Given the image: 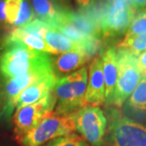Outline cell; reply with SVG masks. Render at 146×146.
<instances>
[{
    "label": "cell",
    "mask_w": 146,
    "mask_h": 146,
    "mask_svg": "<svg viewBox=\"0 0 146 146\" xmlns=\"http://www.w3.org/2000/svg\"><path fill=\"white\" fill-rule=\"evenodd\" d=\"M52 2L61 8H65L64 7L68 3V0H52Z\"/></svg>",
    "instance_id": "obj_27"
},
{
    "label": "cell",
    "mask_w": 146,
    "mask_h": 146,
    "mask_svg": "<svg viewBox=\"0 0 146 146\" xmlns=\"http://www.w3.org/2000/svg\"><path fill=\"white\" fill-rule=\"evenodd\" d=\"M42 39L58 54L76 50H82L81 45L72 42L59 32L50 27L44 33Z\"/></svg>",
    "instance_id": "obj_17"
},
{
    "label": "cell",
    "mask_w": 146,
    "mask_h": 146,
    "mask_svg": "<svg viewBox=\"0 0 146 146\" xmlns=\"http://www.w3.org/2000/svg\"><path fill=\"white\" fill-rule=\"evenodd\" d=\"M102 63L105 82V102L110 106L112 103L118 76L116 49L110 48L106 50L102 54Z\"/></svg>",
    "instance_id": "obj_13"
},
{
    "label": "cell",
    "mask_w": 146,
    "mask_h": 146,
    "mask_svg": "<svg viewBox=\"0 0 146 146\" xmlns=\"http://www.w3.org/2000/svg\"><path fill=\"white\" fill-rule=\"evenodd\" d=\"M6 82V80L3 78V76H2V74L0 73V91H1V89L3 88V86L4 85V84Z\"/></svg>",
    "instance_id": "obj_28"
},
{
    "label": "cell",
    "mask_w": 146,
    "mask_h": 146,
    "mask_svg": "<svg viewBox=\"0 0 146 146\" xmlns=\"http://www.w3.org/2000/svg\"><path fill=\"white\" fill-rule=\"evenodd\" d=\"M76 130L92 146L104 145L107 119L98 106H87L76 114Z\"/></svg>",
    "instance_id": "obj_7"
},
{
    "label": "cell",
    "mask_w": 146,
    "mask_h": 146,
    "mask_svg": "<svg viewBox=\"0 0 146 146\" xmlns=\"http://www.w3.org/2000/svg\"><path fill=\"white\" fill-rule=\"evenodd\" d=\"M117 48L124 49L139 55L146 51V33L135 36H124L117 46Z\"/></svg>",
    "instance_id": "obj_19"
},
{
    "label": "cell",
    "mask_w": 146,
    "mask_h": 146,
    "mask_svg": "<svg viewBox=\"0 0 146 146\" xmlns=\"http://www.w3.org/2000/svg\"><path fill=\"white\" fill-rule=\"evenodd\" d=\"M55 104L56 99L52 91L37 102L16 110L13 117L14 133L16 141L21 140L26 133L34 128L46 115L52 112Z\"/></svg>",
    "instance_id": "obj_8"
},
{
    "label": "cell",
    "mask_w": 146,
    "mask_h": 146,
    "mask_svg": "<svg viewBox=\"0 0 146 146\" xmlns=\"http://www.w3.org/2000/svg\"><path fill=\"white\" fill-rule=\"evenodd\" d=\"M56 80V76L54 72H51L35 83L32 84L14 101V108L16 110L20 109L23 106L37 102L46 98L53 91Z\"/></svg>",
    "instance_id": "obj_10"
},
{
    "label": "cell",
    "mask_w": 146,
    "mask_h": 146,
    "mask_svg": "<svg viewBox=\"0 0 146 146\" xmlns=\"http://www.w3.org/2000/svg\"><path fill=\"white\" fill-rule=\"evenodd\" d=\"M36 19L51 28L57 23L63 8L58 7L52 0H31Z\"/></svg>",
    "instance_id": "obj_16"
},
{
    "label": "cell",
    "mask_w": 146,
    "mask_h": 146,
    "mask_svg": "<svg viewBox=\"0 0 146 146\" xmlns=\"http://www.w3.org/2000/svg\"><path fill=\"white\" fill-rule=\"evenodd\" d=\"M51 72H54L51 69L35 70L6 80L0 91V99L4 102L1 115L5 119L9 118L15 110L13 103L16 98L27 87Z\"/></svg>",
    "instance_id": "obj_9"
},
{
    "label": "cell",
    "mask_w": 146,
    "mask_h": 146,
    "mask_svg": "<svg viewBox=\"0 0 146 146\" xmlns=\"http://www.w3.org/2000/svg\"><path fill=\"white\" fill-rule=\"evenodd\" d=\"M35 14L33 9L31 0H22L21 5V9L19 11L18 16L16 18V22L14 23L13 29L21 28L31 22L35 19Z\"/></svg>",
    "instance_id": "obj_21"
},
{
    "label": "cell",
    "mask_w": 146,
    "mask_h": 146,
    "mask_svg": "<svg viewBox=\"0 0 146 146\" xmlns=\"http://www.w3.org/2000/svg\"><path fill=\"white\" fill-rule=\"evenodd\" d=\"M145 33H146V11H140L133 17L124 36H135Z\"/></svg>",
    "instance_id": "obj_22"
},
{
    "label": "cell",
    "mask_w": 146,
    "mask_h": 146,
    "mask_svg": "<svg viewBox=\"0 0 146 146\" xmlns=\"http://www.w3.org/2000/svg\"><path fill=\"white\" fill-rule=\"evenodd\" d=\"M7 38L11 41L20 42L33 50L46 53L48 54H58L43 39L27 33L21 28L12 29V30L7 36Z\"/></svg>",
    "instance_id": "obj_15"
},
{
    "label": "cell",
    "mask_w": 146,
    "mask_h": 146,
    "mask_svg": "<svg viewBox=\"0 0 146 146\" xmlns=\"http://www.w3.org/2000/svg\"><path fill=\"white\" fill-rule=\"evenodd\" d=\"M118 76L111 105L121 107L136 88L144 76L138 55L124 49L116 48Z\"/></svg>",
    "instance_id": "obj_5"
},
{
    "label": "cell",
    "mask_w": 146,
    "mask_h": 146,
    "mask_svg": "<svg viewBox=\"0 0 146 146\" xmlns=\"http://www.w3.org/2000/svg\"><path fill=\"white\" fill-rule=\"evenodd\" d=\"M131 7L136 12L142 11L146 6V0H130Z\"/></svg>",
    "instance_id": "obj_24"
},
{
    "label": "cell",
    "mask_w": 146,
    "mask_h": 146,
    "mask_svg": "<svg viewBox=\"0 0 146 146\" xmlns=\"http://www.w3.org/2000/svg\"><path fill=\"white\" fill-rule=\"evenodd\" d=\"M138 62L143 75L146 76V51L141 53L138 55Z\"/></svg>",
    "instance_id": "obj_25"
},
{
    "label": "cell",
    "mask_w": 146,
    "mask_h": 146,
    "mask_svg": "<svg viewBox=\"0 0 146 146\" xmlns=\"http://www.w3.org/2000/svg\"><path fill=\"white\" fill-rule=\"evenodd\" d=\"M87 83L88 71L86 67L57 78L53 89L56 99L55 112L59 115H69L87 106L84 99Z\"/></svg>",
    "instance_id": "obj_2"
},
{
    "label": "cell",
    "mask_w": 146,
    "mask_h": 146,
    "mask_svg": "<svg viewBox=\"0 0 146 146\" xmlns=\"http://www.w3.org/2000/svg\"><path fill=\"white\" fill-rule=\"evenodd\" d=\"M76 113L59 115L52 111L18 141L21 146H42L57 137L72 134L76 130Z\"/></svg>",
    "instance_id": "obj_4"
},
{
    "label": "cell",
    "mask_w": 146,
    "mask_h": 146,
    "mask_svg": "<svg viewBox=\"0 0 146 146\" xmlns=\"http://www.w3.org/2000/svg\"><path fill=\"white\" fill-rule=\"evenodd\" d=\"M106 146H146V125L131 119L117 108L108 110Z\"/></svg>",
    "instance_id": "obj_3"
},
{
    "label": "cell",
    "mask_w": 146,
    "mask_h": 146,
    "mask_svg": "<svg viewBox=\"0 0 146 146\" xmlns=\"http://www.w3.org/2000/svg\"><path fill=\"white\" fill-rule=\"evenodd\" d=\"M142 11H146V6L145 7V8H144V9H143V10Z\"/></svg>",
    "instance_id": "obj_29"
},
{
    "label": "cell",
    "mask_w": 146,
    "mask_h": 146,
    "mask_svg": "<svg viewBox=\"0 0 146 146\" xmlns=\"http://www.w3.org/2000/svg\"><path fill=\"white\" fill-rule=\"evenodd\" d=\"M127 106L131 110H146V76H143L136 88L127 102Z\"/></svg>",
    "instance_id": "obj_18"
},
{
    "label": "cell",
    "mask_w": 146,
    "mask_h": 146,
    "mask_svg": "<svg viewBox=\"0 0 146 146\" xmlns=\"http://www.w3.org/2000/svg\"><path fill=\"white\" fill-rule=\"evenodd\" d=\"M21 2L22 0H5L4 14L7 25H13L16 22L21 9Z\"/></svg>",
    "instance_id": "obj_23"
},
{
    "label": "cell",
    "mask_w": 146,
    "mask_h": 146,
    "mask_svg": "<svg viewBox=\"0 0 146 146\" xmlns=\"http://www.w3.org/2000/svg\"><path fill=\"white\" fill-rule=\"evenodd\" d=\"M77 5L80 8H87L92 4L94 0H76Z\"/></svg>",
    "instance_id": "obj_26"
},
{
    "label": "cell",
    "mask_w": 146,
    "mask_h": 146,
    "mask_svg": "<svg viewBox=\"0 0 146 146\" xmlns=\"http://www.w3.org/2000/svg\"><path fill=\"white\" fill-rule=\"evenodd\" d=\"M2 50L0 73L6 80L35 70H53L52 60L48 54L33 50L20 42L6 37Z\"/></svg>",
    "instance_id": "obj_1"
},
{
    "label": "cell",
    "mask_w": 146,
    "mask_h": 146,
    "mask_svg": "<svg viewBox=\"0 0 146 146\" xmlns=\"http://www.w3.org/2000/svg\"><path fill=\"white\" fill-rule=\"evenodd\" d=\"M88 80L84 98L86 104L93 106L102 104L105 102V82L101 58H95L89 65Z\"/></svg>",
    "instance_id": "obj_11"
},
{
    "label": "cell",
    "mask_w": 146,
    "mask_h": 146,
    "mask_svg": "<svg viewBox=\"0 0 146 146\" xmlns=\"http://www.w3.org/2000/svg\"><path fill=\"white\" fill-rule=\"evenodd\" d=\"M42 146H89V144L82 136L73 132L67 136L53 139Z\"/></svg>",
    "instance_id": "obj_20"
},
{
    "label": "cell",
    "mask_w": 146,
    "mask_h": 146,
    "mask_svg": "<svg viewBox=\"0 0 146 146\" xmlns=\"http://www.w3.org/2000/svg\"><path fill=\"white\" fill-rule=\"evenodd\" d=\"M89 58V55L82 50L64 52L58 57L51 58L53 72L57 78L63 77L80 69Z\"/></svg>",
    "instance_id": "obj_12"
},
{
    "label": "cell",
    "mask_w": 146,
    "mask_h": 146,
    "mask_svg": "<svg viewBox=\"0 0 146 146\" xmlns=\"http://www.w3.org/2000/svg\"><path fill=\"white\" fill-rule=\"evenodd\" d=\"M136 13L128 0H106L98 21L102 36L108 38L125 34Z\"/></svg>",
    "instance_id": "obj_6"
},
{
    "label": "cell",
    "mask_w": 146,
    "mask_h": 146,
    "mask_svg": "<svg viewBox=\"0 0 146 146\" xmlns=\"http://www.w3.org/2000/svg\"><path fill=\"white\" fill-rule=\"evenodd\" d=\"M63 13L64 19L80 32L94 37H102L98 21L95 20L94 16L67 8L63 9Z\"/></svg>",
    "instance_id": "obj_14"
},
{
    "label": "cell",
    "mask_w": 146,
    "mask_h": 146,
    "mask_svg": "<svg viewBox=\"0 0 146 146\" xmlns=\"http://www.w3.org/2000/svg\"><path fill=\"white\" fill-rule=\"evenodd\" d=\"M0 49H2V44H0Z\"/></svg>",
    "instance_id": "obj_30"
}]
</instances>
